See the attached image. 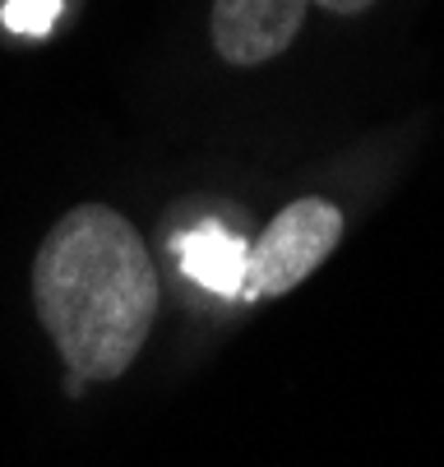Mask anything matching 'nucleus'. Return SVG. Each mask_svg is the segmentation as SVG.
Returning a JSON list of instances; mask_svg holds the SVG:
<instances>
[{
    "label": "nucleus",
    "mask_w": 444,
    "mask_h": 467,
    "mask_svg": "<svg viewBox=\"0 0 444 467\" xmlns=\"http://www.w3.org/2000/svg\"><path fill=\"white\" fill-rule=\"evenodd\" d=\"M33 306L70 379H120L158 319L144 236L111 204H75L33 254Z\"/></svg>",
    "instance_id": "f257e3e1"
},
{
    "label": "nucleus",
    "mask_w": 444,
    "mask_h": 467,
    "mask_svg": "<svg viewBox=\"0 0 444 467\" xmlns=\"http://www.w3.org/2000/svg\"><path fill=\"white\" fill-rule=\"evenodd\" d=\"M343 241V213L320 194L292 199V204L260 232V241L245 250V278L241 301L283 296L305 283Z\"/></svg>",
    "instance_id": "f03ea898"
},
{
    "label": "nucleus",
    "mask_w": 444,
    "mask_h": 467,
    "mask_svg": "<svg viewBox=\"0 0 444 467\" xmlns=\"http://www.w3.org/2000/svg\"><path fill=\"white\" fill-rule=\"evenodd\" d=\"M305 10L310 0H213L209 15L213 51L227 65H241V70L264 65L296 42Z\"/></svg>",
    "instance_id": "7ed1b4c3"
},
{
    "label": "nucleus",
    "mask_w": 444,
    "mask_h": 467,
    "mask_svg": "<svg viewBox=\"0 0 444 467\" xmlns=\"http://www.w3.org/2000/svg\"><path fill=\"white\" fill-rule=\"evenodd\" d=\"M245 241H236L232 232H218V227H200L181 241V264L185 274L204 283L209 292H222V296H236L241 301V278H245Z\"/></svg>",
    "instance_id": "20e7f679"
},
{
    "label": "nucleus",
    "mask_w": 444,
    "mask_h": 467,
    "mask_svg": "<svg viewBox=\"0 0 444 467\" xmlns=\"http://www.w3.org/2000/svg\"><path fill=\"white\" fill-rule=\"evenodd\" d=\"M56 10H60V0H5V24L10 33L42 37L56 24Z\"/></svg>",
    "instance_id": "39448f33"
},
{
    "label": "nucleus",
    "mask_w": 444,
    "mask_h": 467,
    "mask_svg": "<svg viewBox=\"0 0 444 467\" xmlns=\"http://www.w3.org/2000/svg\"><path fill=\"white\" fill-rule=\"evenodd\" d=\"M310 5H320V10H329V15H361V10L375 5V0H310Z\"/></svg>",
    "instance_id": "423d86ee"
}]
</instances>
